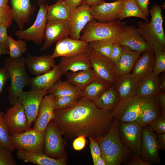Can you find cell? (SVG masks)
Masks as SVG:
<instances>
[{"instance_id":"obj_1","label":"cell","mask_w":165,"mask_h":165,"mask_svg":"<svg viewBox=\"0 0 165 165\" xmlns=\"http://www.w3.org/2000/svg\"><path fill=\"white\" fill-rule=\"evenodd\" d=\"M54 113L57 127L70 140L82 135L94 139L101 137L108 131L114 118L111 111L101 109L82 97L71 106Z\"/></svg>"},{"instance_id":"obj_2","label":"cell","mask_w":165,"mask_h":165,"mask_svg":"<svg viewBox=\"0 0 165 165\" xmlns=\"http://www.w3.org/2000/svg\"><path fill=\"white\" fill-rule=\"evenodd\" d=\"M161 6L155 4L149 9L151 18L150 22L139 20L138 30L144 40L155 52L165 50V35L163 27L164 18Z\"/></svg>"},{"instance_id":"obj_3","label":"cell","mask_w":165,"mask_h":165,"mask_svg":"<svg viewBox=\"0 0 165 165\" xmlns=\"http://www.w3.org/2000/svg\"><path fill=\"white\" fill-rule=\"evenodd\" d=\"M26 61V58L22 56L16 58H7L5 61L4 67L7 70L10 79L8 98L9 102L12 105L17 99L23 88L30 85V78L25 69Z\"/></svg>"},{"instance_id":"obj_4","label":"cell","mask_w":165,"mask_h":165,"mask_svg":"<svg viewBox=\"0 0 165 165\" xmlns=\"http://www.w3.org/2000/svg\"><path fill=\"white\" fill-rule=\"evenodd\" d=\"M125 21L118 20L101 23L93 19L85 26L80 39L89 43L97 40L115 43L116 38L126 25Z\"/></svg>"},{"instance_id":"obj_5","label":"cell","mask_w":165,"mask_h":165,"mask_svg":"<svg viewBox=\"0 0 165 165\" xmlns=\"http://www.w3.org/2000/svg\"><path fill=\"white\" fill-rule=\"evenodd\" d=\"M43 153L51 158L67 159L62 135L53 119L49 123L43 131Z\"/></svg>"},{"instance_id":"obj_6","label":"cell","mask_w":165,"mask_h":165,"mask_svg":"<svg viewBox=\"0 0 165 165\" xmlns=\"http://www.w3.org/2000/svg\"><path fill=\"white\" fill-rule=\"evenodd\" d=\"M43 132L33 128L22 132L10 134L11 140L15 149L43 153Z\"/></svg>"},{"instance_id":"obj_7","label":"cell","mask_w":165,"mask_h":165,"mask_svg":"<svg viewBox=\"0 0 165 165\" xmlns=\"http://www.w3.org/2000/svg\"><path fill=\"white\" fill-rule=\"evenodd\" d=\"M143 98L136 95L119 101L111 111L114 118L120 123L138 121L140 116Z\"/></svg>"},{"instance_id":"obj_8","label":"cell","mask_w":165,"mask_h":165,"mask_svg":"<svg viewBox=\"0 0 165 165\" xmlns=\"http://www.w3.org/2000/svg\"><path fill=\"white\" fill-rule=\"evenodd\" d=\"M160 149L156 134L149 126L143 127L140 154L141 158L149 165L159 164L161 162Z\"/></svg>"},{"instance_id":"obj_9","label":"cell","mask_w":165,"mask_h":165,"mask_svg":"<svg viewBox=\"0 0 165 165\" xmlns=\"http://www.w3.org/2000/svg\"><path fill=\"white\" fill-rule=\"evenodd\" d=\"M118 127L119 135L123 145L134 154L140 155L142 127L138 121L119 122Z\"/></svg>"},{"instance_id":"obj_10","label":"cell","mask_w":165,"mask_h":165,"mask_svg":"<svg viewBox=\"0 0 165 165\" xmlns=\"http://www.w3.org/2000/svg\"><path fill=\"white\" fill-rule=\"evenodd\" d=\"M39 5V10L33 24L26 30H18L15 32L18 39L31 41L39 45L42 44L47 21V10L45 4L42 3Z\"/></svg>"},{"instance_id":"obj_11","label":"cell","mask_w":165,"mask_h":165,"mask_svg":"<svg viewBox=\"0 0 165 165\" xmlns=\"http://www.w3.org/2000/svg\"><path fill=\"white\" fill-rule=\"evenodd\" d=\"M6 110L4 118L9 134L21 133L33 128L29 126L24 108L18 98Z\"/></svg>"},{"instance_id":"obj_12","label":"cell","mask_w":165,"mask_h":165,"mask_svg":"<svg viewBox=\"0 0 165 165\" xmlns=\"http://www.w3.org/2000/svg\"><path fill=\"white\" fill-rule=\"evenodd\" d=\"M88 53L91 69L96 76L113 84L116 80L114 74L115 64L90 47Z\"/></svg>"},{"instance_id":"obj_13","label":"cell","mask_w":165,"mask_h":165,"mask_svg":"<svg viewBox=\"0 0 165 165\" xmlns=\"http://www.w3.org/2000/svg\"><path fill=\"white\" fill-rule=\"evenodd\" d=\"M47 91L46 89H31L23 90L19 94L18 98L24 108L29 126L35 122L41 101Z\"/></svg>"},{"instance_id":"obj_14","label":"cell","mask_w":165,"mask_h":165,"mask_svg":"<svg viewBox=\"0 0 165 165\" xmlns=\"http://www.w3.org/2000/svg\"><path fill=\"white\" fill-rule=\"evenodd\" d=\"M115 42L125 46L141 53L152 49L139 33L134 25H125L117 37Z\"/></svg>"},{"instance_id":"obj_15","label":"cell","mask_w":165,"mask_h":165,"mask_svg":"<svg viewBox=\"0 0 165 165\" xmlns=\"http://www.w3.org/2000/svg\"><path fill=\"white\" fill-rule=\"evenodd\" d=\"M70 35L69 22L68 20L47 21L44 34V42L40 50L48 48L53 43Z\"/></svg>"},{"instance_id":"obj_16","label":"cell","mask_w":165,"mask_h":165,"mask_svg":"<svg viewBox=\"0 0 165 165\" xmlns=\"http://www.w3.org/2000/svg\"><path fill=\"white\" fill-rule=\"evenodd\" d=\"M90 48L89 43L84 41L68 37L56 42L51 56L53 59L59 57H71L87 53Z\"/></svg>"},{"instance_id":"obj_17","label":"cell","mask_w":165,"mask_h":165,"mask_svg":"<svg viewBox=\"0 0 165 165\" xmlns=\"http://www.w3.org/2000/svg\"><path fill=\"white\" fill-rule=\"evenodd\" d=\"M126 0H118L112 2H106L90 7L93 18L101 23H106L118 19V14L125 4Z\"/></svg>"},{"instance_id":"obj_18","label":"cell","mask_w":165,"mask_h":165,"mask_svg":"<svg viewBox=\"0 0 165 165\" xmlns=\"http://www.w3.org/2000/svg\"><path fill=\"white\" fill-rule=\"evenodd\" d=\"M90 9V7L84 2L71 12L68 19L70 38L76 40L80 39L81 32L93 19Z\"/></svg>"},{"instance_id":"obj_19","label":"cell","mask_w":165,"mask_h":165,"mask_svg":"<svg viewBox=\"0 0 165 165\" xmlns=\"http://www.w3.org/2000/svg\"><path fill=\"white\" fill-rule=\"evenodd\" d=\"M55 98L52 94H46L44 97L39 107L34 128L43 132L50 121L54 119Z\"/></svg>"},{"instance_id":"obj_20","label":"cell","mask_w":165,"mask_h":165,"mask_svg":"<svg viewBox=\"0 0 165 165\" xmlns=\"http://www.w3.org/2000/svg\"><path fill=\"white\" fill-rule=\"evenodd\" d=\"M155 57V52L152 49L139 56L131 74L136 81L139 83L152 73Z\"/></svg>"},{"instance_id":"obj_21","label":"cell","mask_w":165,"mask_h":165,"mask_svg":"<svg viewBox=\"0 0 165 165\" xmlns=\"http://www.w3.org/2000/svg\"><path fill=\"white\" fill-rule=\"evenodd\" d=\"M161 113V109L156 96L143 97L138 122L142 127L150 126Z\"/></svg>"},{"instance_id":"obj_22","label":"cell","mask_w":165,"mask_h":165,"mask_svg":"<svg viewBox=\"0 0 165 165\" xmlns=\"http://www.w3.org/2000/svg\"><path fill=\"white\" fill-rule=\"evenodd\" d=\"M11 5L12 19L17 24L20 30H23L29 21L35 8L30 0H9Z\"/></svg>"},{"instance_id":"obj_23","label":"cell","mask_w":165,"mask_h":165,"mask_svg":"<svg viewBox=\"0 0 165 165\" xmlns=\"http://www.w3.org/2000/svg\"><path fill=\"white\" fill-rule=\"evenodd\" d=\"M59 65L62 75H66L68 71L75 72L91 69L88 52L70 57H61Z\"/></svg>"},{"instance_id":"obj_24","label":"cell","mask_w":165,"mask_h":165,"mask_svg":"<svg viewBox=\"0 0 165 165\" xmlns=\"http://www.w3.org/2000/svg\"><path fill=\"white\" fill-rule=\"evenodd\" d=\"M16 155L18 159L24 162L30 163L37 165H66V159L51 158L42 152H33L23 149H17Z\"/></svg>"},{"instance_id":"obj_25","label":"cell","mask_w":165,"mask_h":165,"mask_svg":"<svg viewBox=\"0 0 165 165\" xmlns=\"http://www.w3.org/2000/svg\"><path fill=\"white\" fill-rule=\"evenodd\" d=\"M122 54L120 59L115 65L114 74L116 79L120 76L129 74L132 71L140 53L131 50L125 46H121Z\"/></svg>"},{"instance_id":"obj_26","label":"cell","mask_w":165,"mask_h":165,"mask_svg":"<svg viewBox=\"0 0 165 165\" xmlns=\"http://www.w3.org/2000/svg\"><path fill=\"white\" fill-rule=\"evenodd\" d=\"M26 59V65L30 73L37 76L50 71L56 65L51 55L31 56Z\"/></svg>"},{"instance_id":"obj_27","label":"cell","mask_w":165,"mask_h":165,"mask_svg":"<svg viewBox=\"0 0 165 165\" xmlns=\"http://www.w3.org/2000/svg\"><path fill=\"white\" fill-rule=\"evenodd\" d=\"M62 75V70L59 64L56 65L50 71L43 74L30 78L31 89H46L48 91Z\"/></svg>"},{"instance_id":"obj_28","label":"cell","mask_w":165,"mask_h":165,"mask_svg":"<svg viewBox=\"0 0 165 165\" xmlns=\"http://www.w3.org/2000/svg\"><path fill=\"white\" fill-rule=\"evenodd\" d=\"M139 83L130 73L117 78L113 86L118 94L119 101L136 95Z\"/></svg>"},{"instance_id":"obj_29","label":"cell","mask_w":165,"mask_h":165,"mask_svg":"<svg viewBox=\"0 0 165 165\" xmlns=\"http://www.w3.org/2000/svg\"><path fill=\"white\" fill-rule=\"evenodd\" d=\"M132 153L123 143L119 135L107 153L105 160L106 165H120L126 161Z\"/></svg>"},{"instance_id":"obj_30","label":"cell","mask_w":165,"mask_h":165,"mask_svg":"<svg viewBox=\"0 0 165 165\" xmlns=\"http://www.w3.org/2000/svg\"><path fill=\"white\" fill-rule=\"evenodd\" d=\"M119 121L114 118L111 127L103 136L94 139L97 142L101 151V156L105 160L108 151L115 140L119 135Z\"/></svg>"},{"instance_id":"obj_31","label":"cell","mask_w":165,"mask_h":165,"mask_svg":"<svg viewBox=\"0 0 165 165\" xmlns=\"http://www.w3.org/2000/svg\"><path fill=\"white\" fill-rule=\"evenodd\" d=\"M82 90L68 81H57L48 90L47 94H52L55 97L71 96L78 98L82 97Z\"/></svg>"},{"instance_id":"obj_32","label":"cell","mask_w":165,"mask_h":165,"mask_svg":"<svg viewBox=\"0 0 165 165\" xmlns=\"http://www.w3.org/2000/svg\"><path fill=\"white\" fill-rule=\"evenodd\" d=\"M159 91V76L152 73L139 82L137 95L141 98L155 96Z\"/></svg>"},{"instance_id":"obj_33","label":"cell","mask_w":165,"mask_h":165,"mask_svg":"<svg viewBox=\"0 0 165 165\" xmlns=\"http://www.w3.org/2000/svg\"><path fill=\"white\" fill-rule=\"evenodd\" d=\"M112 85L97 77L82 90V97L94 102Z\"/></svg>"},{"instance_id":"obj_34","label":"cell","mask_w":165,"mask_h":165,"mask_svg":"<svg viewBox=\"0 0 165 165\" xmlns=\"http://www.w3.org/2000/svg\"><path fill=\"white\" fill-rule=\"evenodd\" d=\"M112 85L93 102L98 108L111 111L119 103V95Z\"/></svg>"},{"instance_id":"obj_35","label":"cell","mask_w":165,"mask_h":165,"mask_svg":"<svg viewBox=\"0 0 165 165\" xmlns=\"http://www.w3.org/2000/svg\"><path fill=\"white\" fill-rule=\"evenodd\" d=\"M67 81L82 90L97 77L91 69L67 73Z\"/></svg>"},{"instance_id":"obj_36","label":"cell","mask_w":165,"mask_h":165,"mask_svg":"<svg viewBox=\"0 0 165 165\" xmlns=\"http://www.w3.org/2000/svg\"><path fill=\"white\" fill-rule=\"evenodd\" d=\"M46 8L47 21L68 20L71 11L66 6L63 0H57L56 2L50 6L45 5Z\"/></svg>"},{"instance_id":"obj_37","label":"cell","mask_w":165,"mask_h":165,"mask_svg":"<svg viewBox=\"0 0 165 165\" xmlns=\"http://www.w3.org/2000/svg\"><path fill=\"white\" fill-rule=\"evenodd\" d=\"M130 17L140 18L149 22L147 17L139 9L134 0H126L125 5L119 13L117 20L121 21L123 19Z\"/></svg>"},{"instance_id":"obj_38","label":"cell","mask_w":165,"mask_h":165,"mask_svg":"<svg viewBox=\"0 0 165 165\" xmlns=\"http://www.w3.org/2000/svg\"><path fill=\"white\" fill-rule=\"evenodd\" d=\"M4 113L0 111V147L7 148L12 152L15 148L11 140L10 134L4 118Z\"/></svg>"},{"instance_id":"obj_39","label":"cell","mask_w":165,"mask_h":165,"mask_svg":"<svg viewBox=\"0 0 165 165\" xmlns=\"http://www.w3.org/2000/svg\"><path fill=\"white\" fill-rule=\"evenodd\" d=\"M9 58H13L22 57L26 52L27 48L26 43L24 40L19 39L16 41L9 36Z\"/></svg>"},{"instance_id":"obj_40","label":"cell","mask_w":165,"mask_h":165,"mask_svg":"<svg viewBox=\"0 0 165 165\" xmlns=\"http://www.w3.org/2000/svg\"><path fill=\"white\" fill-rule=\"evenodd\" d=\"M112 42L105 40L94 41L89 43L90 47L96 51L110 60Z\"/></svg>"},{"instance_id":"obj_41","label":"cell","mask_w":165,"mask_h":165,"mask_svg":"<svg viewBox=\"0 0 165 165\" xmlns=\"http://www.w3.org/2000/svg\"><path fill=\"white\" fill-rule=\"evenodd\" d=\"M79 98L68 96L55 97L54 102V111L69 107L75 103Z\"/></svg>"},{"instance_id":"obj_42","label":"cell","mask_w":165,"mask_h":165,"mask_svg":"<svg viewBox=\"0 0 165 165\" xmlns=\"http://www.w3.org/2000/svg\"><path fill=\"white\" fill-rule=\"evenodd\" d=\"M155 57L152 73L159 76L165 71V50H158L155 52Z\"/></svg>"},{"instance_id":"obj_43","label":"cell","mask_w":165,"mask_h":165,"mask_svg":"<svg viewBox=\"0 0 165 165\" xmlns=\"http://www.w3.org/2000/svg\"><path fill=\"white\" fill-rule=\"evenodd\" d=\"M12 152L7 148L0 147V165H16Z\"/></svg>"},{"instance_id":"obj_44","label":"cell","mask_w":165,"mask_h":165,"mask_svg":"<svg viewBox=\"0 0 165 165\" xmlns=\"http://www.w3.org/2000/svg\"><path fill=\"white\" fill-rule=\"evenodd\" d=\"M149 126L156 134L165 133V114L161 113L160 116Z\"/></svg>"},{"instance_id":"obj_45","label":"cell","mask_w":165,"mask_h":165,"mask_svg":"<svg viewBox=\"0 0 165 165\" xmlns=\"http://www.w3.org/2000/svg\"><path fill=\"white\" fill-rule=\"evenodd\" d=\"M12 20L11 8L8 5L0 9V26L6 24L10 26Z\"/></svg>"},{"instance_id":"obj_46","label":"cell","mask_w":165,"mask_h":165,"mask_svg":"<svg viewBox=\"0 0 165 165\" xmlns=\"http://www.w3.org/2000/svg\"><path fill=\"white\" fill-rule=\"evenodd\" d=\"M90 141V147L94 165H96L97 160L101 156V151L99 146L96 141L93 138H88Z\"/></svg>"},{"instance_id":"obj_47","label":"cell","mask_w":165,"mask_h":165,"mask_svg":"<svg viewBox=\"0 0 165 165\" xmlns=\"http://www.w3.org/2000/svg\"><path fill=\"white\" fill-rule=\"evenodd\" d=\"M122 54L121 46L119 43H113L111 50L110 60L115 64H116L120 58Z\"/></svg>"},{"instance_id":"obj_48","label":"cell","mask_w":165,"mask_h":165,"mask_svg":"<svg viewBox=\"0 0 165 165\" xmlns=\"http://www.w3.org/2000/svg\"><path fill=\"white\" fill-rule=\"evenodd\" d=\"M9 27L6 24H2L0 26V44L8 49L9 36L7 33V29Z\"/></svg>"},{"instance_id":"obj_49","label":"cell","mask_w":165,"mask_h":165,"mask_svg":"<svg viewBox=\"0 0 165 165\" xmlns=\"http://www.w3.org/2000/svg\"><path fill=\"white\" fill-rule=\"evenodd\" d=\"M86 137L85 136L82 135L74 139L72 143L73 149L75 150L79 151L84 148L87 142Z\"/></svg>"},{"instance_id":"obj_50","label":"cell","mask_w":165,"mask_h":165,"mask_svg":"<svg viewBox=\"0 0 165 165\" xmlns=\"http://www.w3.org/2000/svg\"><path fill=\"white\" fill-rule=\"evenodd\" d=\"M142 13L146 17L149 16V9L148 7L149 0H134Z\"/></svg>"},{"instance_id":"obj_51","label":"cell","mask_w":165,"mask_h":165,"mask_svg":"<svg viewBox=\"0 0 165 165\" xmlns=\"http://www.w3.org/2000/svg\"><path fill=\"white\" fill-rule=\"evenodd\" d=\"M127 165H149L145 162L141 158L140 155L134 154L126 161Z\"/></svg>"},{"instance_id":"obj_52","label":"cell","mask_w":165,"mask_h":165,"mask_svg":"<svg viewBox=\"0 0 165 165\" xmlns=\"http://www.w3.org/2000/svg\"><path fill=\"white\" fill-rule=\"evenodd\" d=\"M9 78V72L4 67L0 68V94L7 81Z\"/></svg>"},{"instance_id":"obj_53","label":"cell","mask_w":165,"mask_h":165,"mask_svg":"<svg viewBox=\"0 0 165 165\" xmlns=\"http://www.w3.org/2000/svg\"><path fill=\"white\" fill-rule=\"evenodd\" d=\"M66 6L71 12L76 8L85 2V0H63Z\"/></svg>"},{"instance_id":"obj_54","label":"cell","mask_w":165,"mask_h":165,"mask_svg":"<svg viewBox=\"0 0 165 165\" xmlns=\"http://www.w3.org/2000/svg\"><path fill=\"white\" fill-rule=\"evenodd\" d=\"M161 111V113L165 114V92L159 90L155 96Z\"/></svg>"},{"instance_id":"obj_55","label":"cell","mask_w":165,"mask_h":165,"mask_svg":"<svg viewBox=\"0 0 165 165\" xmlns=\"http://www.w3.org/2000/svg\"><path fill=\"white\" fill-rule=\"evenodd\" d=\"M156 138L160 149L164 150L165 149V133L156 134Z\"/></svg>"},{"instance_id":"obj_56","label":"cell","mask_w":165,"mask_h":165,"mask_svg":"<svg viewBox=\"0 0 165 165\" xmlns=\"http://www.w3.org/2000/svg\"><path fill=\"white\" fill-rule=\"evenodd\" d=\"M159 90L165 92V72L162 73L160 76H159Z\"/></svg>"},{"instance_id":"obj_57","label":"cell","mask_w":165,"mask_h":165,"mask_svg":"<svg viewBox=\"0 0 165 165\" xmlns=\"http://www.w3.org/2000/svg\"><path fill=\"white\" fill-rule=\"evenodd\" d=\"M105 2L104 0H85L86 3L90 7L100 4Z\"/></svg>"},{"instance_id":"obj_58","label":"cell","mask_w":165,"mask_h":165,"mask_svg":"<svg viewBox=\"0 0 165 165\" xmlns=\"http://www.w3.org/2000/svg\"><path fill=\"white\" fill-rule=\"evenodd\" d=\"M9 49L2 45L0 44V57L3 54L9 55Z\"/></svg>"},{"instance_id":"obj_59","label":"cell","mask_w":165,"mask_h":165,"mask_svg":"<svg viewBox=\"0 0 165 165\" xmlns=\"http://www.w3.org/2000/svg\"><path fill=\"white\" fill-rule=\"evenodd\" d=\"M96 165H106V164L105 160L101 156L98 159Z\"/></svg>"},{"instance_id":"obj_60","label":"cell","mask_w":165,"mask_h":165,"mask_svg":"<svg viewBox=\"0 0 165 165\" xmlns=\"http://www.w3.org/2000/svg\"><path fill=\"white\" fill-rule=\"evenodd\" d=\"M9 0H0V9L3 8L7 5Z\"/></svg>"},{"instance_id":"obj_61","label":"cell","mask_w":165,"mask_h":165,"mask_svg":"<svg viewBox=\"0 0 165 165\" xmlns=\"http://www.w3.org/2000/svg\"><path fill=\"white\" fill-rule=\"evenodd\" d=\"M39 5L44 3L46 0H37Z\"/></svg>"},{"instance_id":"obj_62","label":"cell","mask_w":165,"mask_h":165,"mask_svg":"<svg viewBox=\"0 0 165 165\" xmlns=\"http://www.w3.org/2000/svg\"><path fill=\"white\" fill-rule=\"evenodd\" d=\"M111 1H113V2L116 1H117L118 0H111Z\"/></svg>"}]
</instances>
